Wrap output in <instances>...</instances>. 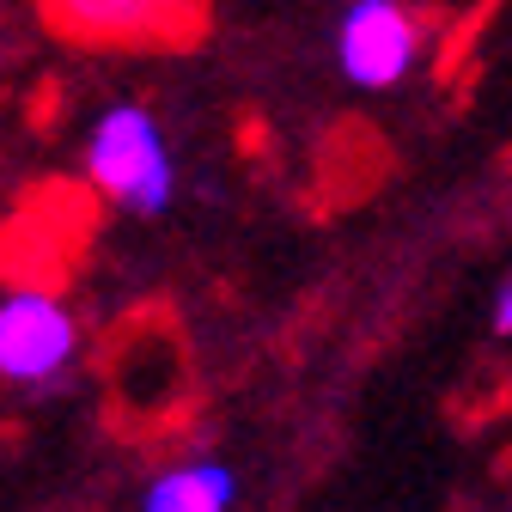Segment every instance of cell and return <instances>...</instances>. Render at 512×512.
Here are the masks:
<instances>
[{
  "mask_svg": "<svg viewBox=\"0 0 512 512\" xmlns=\"http://www.w3.org/2000/svg\"><path fill=\"white\" fill-rule=\"evenodd\" d=\"M92 183L122 208H159L171 189V165L147 110H110L92 135Z\"/></svg>",
  "mask_w": 512,
  "mask_h": 512,
  "instance_id": "1",
  "label": "cell"
},
{
  "mask_svg": "<svg viewBox=\"0 0 512 512\" xmlns=\"http://www.w3.org/2000/svg\"><path fill=\"white\" fill-rule=\"evenodd\" d=\"M421 55V25L409 7H391V0H360V7L342 13V31H336V61L342 74L366 92L378 86H397Z\"/></svg>",
  "mask_w": 512,
  "mask_h": 512,
  "instance_id": "2",
  "label": "cell"
},
{
  "mask_svg": "<svg viewBox=\"0 0 512 512\" xmlns=\"http://www.w3.org/2000/svg\"><path fill=\"white\" fill-rule=\"evenodd\" d=\"M43 25L80 49H153L183 43L177 31L196 19L177 7H141V0H55V7H43Z\"/></svg>",
  "mask_w": 512,
  "mask_h": 512,
  "instance_id": "3",
  "label": "cell"
},
{
  "mask_svg": "<svg viewBox=\"0 0 512 512\" xmlns=\"http://www.w3.org/2000/svg\"><path fill=\"white\" fill-rule=\"evenodd\" d=\"M74 354V317L43 293H13L0 305V378H49Z\"/></svg>",
  "mask_w": 512,
  "mask_h": 512,
  "instance_id": "4",
  "label": "cell"
},
{
  "mask_svg": "<svg viewBox=\"0 0 512 512\" xmlns=\"http://www.w3.org/2000/svg\"><path fill=\"white\" fill-rule=\"evenodd\" d=\"M232 506V476L220 464H189L153 482L147 512H226Z\"/></svg>",
  "mask_w": 512,
  "mask_h": 512,
  "instance_id": "5",
  "label": "cell"
},
{
  "mask_svg": "<svg viewBox=\"0 0 512 512\" xmlns=\"http://www.w3.org/2000/svg\"><path fill=\"white\" fill-rule=\"evenodd\" d=\"M494 330H500V336H512V281L494 293Z\"/></svg>",
  "mask_w": 512,
  "mask_h": 512,
  "instance_id": "6",
  "label": "cell"
}]
</instances>
